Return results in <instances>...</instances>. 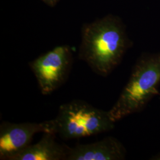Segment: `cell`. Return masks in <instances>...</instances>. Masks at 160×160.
I'll use <instances>...</instances> for the list:
<instances>
[{
	"label": "cell",
	"instance_id": "obj_1",
	"mask_svg": "<svg viewBox=\"0 0 160 160\" xmlns=\"http://www.w3.org/2000/svg\"><path fill=\"white\" fill-rule=\"evenodd\" d=\"M126 45V35L118 23L99 20L82 29L79 58L95 73L106 77L120 63Z\"/></svg>",
	"mask_w": 160,
	"mask_h": 160
},
{
	"label": "cell",
	"instance_id": "obj_2",
	"mask_svg": "<svg viewBox=\"0 0 160 160\" xmlns=\"http://www.w3.org/2000/svg\"><path fill=\"white\" fill-rule=\"evenodd\" d=\"M160 54L143 58L135 64L131 77L109 113L115 122L140 112L158 92Z\"/></svg>",
	"mask_w": 160,
	"mask_h": 160
},
{
	"label": "cell",
	"instance_id": "obj_3",
	"mask_svg": "<svg viewBox=\"0 0 160 160\" xmlns=\"http://www.w3.org/2000/svg\"><path fill=\"white\" fill-rule=\"evenodd\" d=\"M52 122L55 134L64 139L98 135L112 130L115 124L109 111L97 109L80 100L62 104Z\"/></svg>",
	"mask_w": 160,
	"mask_h": 160
},
{
	"label": "cell",
	"instance_id": "obj_4",
	"mask_svg": "<svg viewBox=\"0 0 160 160\" xmlns=\"http://www.w3.org/2000/svg\"><path fill=\"white\" fill-rule=\"evenodd\" d=\"M40 92L49 95L65 83L72 65L71 49L67 45L55 47L29 63Z\"/></svg>",
	"mask_w": 160,
	"mask_h": 160
},
{
	"label": "cell",
	"instance_id": "obj_5",
	"mask_svg": "<svg viewBox=\"0 0 160 160\" xmlns=\"http://www.w3.org/2000/svg\"><path fill=\"white\" fill-rule=\"evenodd\" d=\"M40 132L55 133L52 120L39 123L2 122L0 125V159L12 160L31 144L34 135Z\"/></svg>",
	"mask_w": 160,
	"mask_h": 160
},
{
	"label": "cell",
	"instance_id": "obj_6",
	"mask_svg": "<svg viewBox=\"0 0 160 160\" xmlns=\"http://www.w3.org/2000/svg\"><path fill=\"white\" fill-rule=\"evenodd\" d=\"M126 150L122 143L112 137L88 144L68 147L66 160H120L125 158Z\"/></svg>",
	"mask_w": 160,
	"mask_h": 160
},
{
	"label": "cell",
	"instance_id": "obj_7",
	"mask_svg": "<svg viewBox=\"0 0 160 160\" xmlns=\"http://www.w3.org/2000/svg\"><path fill=\"white\" fill-rule=\"evenodd\" d=\"M53 133H43L40 141L30 144L12 160H66L68 147L61 144Z\"/></svg>",
	"mask_w": 160,
	"mask_h": 160
},
{
	"label": "cell",
	"instance_id": "obj_8",
	"mask_svg": "<svg viewBox=\"0 0 160 160\" xmlns=\"http://www.w3.org/2000/svg\"><path fill=\"white\" fill-rule=\"evenodd\" d=\"M42 1L46 2V4H48L49 6H53L58 1V0H42Z\"/></svg>",
	"mask_w": 160,
	"mask_h": 160
},
{
	"label": "cell",
	"instance_id": "obj_9",
	"mask_svg": "<svg viewBox=\"0 0 160 160\" xmlns=\"http://www.w3.org/2000/svg\"><path fill=\"white\" fill-rule=\"evenodd\" d=\"M155 160H160V154L157 155L154 158Z\"/></svg>",
	"mask_w": 160,
	"mask_h": 160
}]
</instances>
